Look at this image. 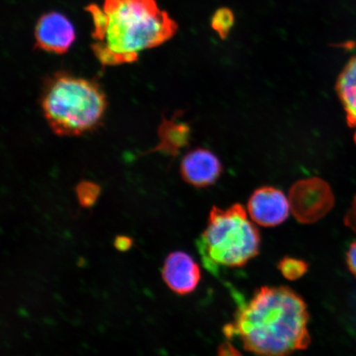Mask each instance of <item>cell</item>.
I'll return each mask as SVG.
<instances>
[{
	"instance_id": "obj_6",
	"label": "cell",
	"mask_w": 356,
	"mask_h": 356,
	"mask_svg": "<svg viewBox=\"0 0 356 356\" xmlns=\"http://www.w3.org/2000/svg\"><path fill=\"white\" fill-rule=\"evenodd\" d=\"M289 198L273 186H261L251 195L248 211L253 222L270 228L283 224L289 215Z\"/></svg>"
},
{
	"instance_id": "obj_14",
	"label": "cell",
	"mask_w": 356,
	"mask_h": 356,
	"mask_svg": "<svg viewBox=\"0 0 356 356\" xmlns=\"http://www.w3.org/2000/svg\"><path fill=\"white\" fill-rule=\"evenodd\" d=\"M76 195L79 204L82 207H91L99 197V186L91 181H83L77 186Z\"/></svg>"
},
{
	"instance_id": "obj_18",
	"label": "cell",
	"mask_w": 356,
	"mask_h": 356,
	"mask_svg": "<svg viewBox=\"0 0 356 356\" xmlns=\"http://www.w3.org/2000/svg\"><path fill=\"white\" fill-rule=\"evenodd\" d=\"M133 246V239L126 235H119L114 240V247L120 252H127Z\"/></svg>"
},
{
	"instance_id": "obj_8",
	"label": "cell",
	"mask_w": 356,
	"mask_h": 356,
	"mask_svg": "<svg viewBox=\"0 0 356 356\" xmlns=\"http://www.w3.org/2000/svg\"><path fill=\"white\" fill-rule=\"evenodd\" d=\"M222 166L219 158L211 150L197 148L182 159L181 177L186 184L197 188H208L216 184L222 175Z\"/></svg>"
},
{
	"instance_id": "obj_17",
	"label": "cell",
	"mask_w": 356,
	"mask_h": 356,
	"mask_svg": "<svg viewBox=\"0 0 356 356\" xmlns=\"http://www.w3.org/2000/svg\"><path fill=\"white\" fill-rule=\"evenodd\" d=\"M217 356H243V355L230 342L225 341L218 347Z\"/></svg>"
},
{
	"instance_id": "obj_9",
	"label": "cell",
	"mask_w": 356,
	"mask_h": 356,
	"mask_svg": "<svg viewBox=\"0 0 356 356\" xmlns=\"http://www.w3.org/2000/svg\"><path fill=\"white\" fill-rule=\"evenodd\" d=\"M163 278L173 292L180 296L193 293L199 286L202 271L188 253L177 251L169 254L164 262Z\"/></svg>"
},
{
	"instance_id": "obj_4",
	"label": "cell",
	"mask_w": 356,
	"mask_h": 356,
	"mask_svg": "<svg viewBox=\"0 0 356 356\" xmlns=\"http://www.w3.org/2000/svg\"><path fill=\"white\" fill-rule=\"evenodd\" d=\"M197 248L204 266L217 274L222 269L243 267L259 254L261 235L242 204L213 207Z\"/></svg>"
},
{
	"instance_id": "obj_7",
	"label": "cell",
	"mask_w": 356,
	"mask_h": 356,
	"mask_svg": "<svg viewBox=\"0 0 356 356\" xmlns=\"http://www.w3.org/2000/svg\"><path fill=\"white\" fill-rule=\"evenodd\" d=\"M35 47L40 50L65 54L75 40L72 24L60 13L51 12L40 17L34 31Z\"/></svg>"
},
{
	"instance_id": "obj_16",
	"label": "cell",
	"mask_w": 356,
	"mask_h": 356,
	"mask_svg": "<svg viewBox=\"0 0 356 356\" xmlns=\"http://www.w3.org/2000/svg\"><path fill=\"white\" fill-rule=\"evenodd\" d=\"M344 224L356 233V195L353 203L350 204L348 211L346 213Z\"/></svg>"
},
{
	"instance_id": "obj_11",
	"label": "cell",
	"mask_w": 356,
	"mask_h": 356,
	"mask_svg": "<svg viewBox=\"0 0 356 356\" xmlns=\"http://www.w3.org/2000/svg\"><path fill=\"white\" fill-rule=\"evenodd\" d=\"M338 97L350 127L356 128V56L350 58L342 70L337 81Z\"/></svg>"
},
{
	"instance_id": "obj_10",
	"label": "cell",
	"mask_w": 356,
	"mask_h": 356,
	"mask_svg": "<svg viewBox=\"0 0 356 356\" xmlns=\"http://www.w3.org/2000/svg\"><path fill=\"white\" fill-rule=\"evenodd\" d=\"M191 128L188 123L179 120V115L172 118H164L159 128V142L154 151L176 157L182 149L189 145Z\"/></svg>"
},
{
	"instance_id": "obj_3",
	"label": "cell",
	"mask_w": 356,
	"mask_h": 356,
	"mask_svg": "<svg viewBox=\"0 0 356 356\" xmlns=\"http://www.w3.org/2000/svg\"><path fill=\"white\" fill-rule=\"evenodd\" d=\"M40 102L48 126L60 136H79L95 130L108 108L99 82L63 71L44 80Z\"/></svg>"
},
{
	"instance_id": "obj_19",
	"label": "cell",
	"mask_w": 356,
	"mask_h": 356,
	"mask_svg": "<svg viewBox=\"0 0 356 356\" xmlns=\"http://www.w3.org/2000/svg\"><path fill=\"white\" fill-rule=\"evenodd\" d=\"M355 143H356V131H355Z\"/></svg>"
},
{
	"instance_id": "obj_15",
	"label": "cell",
	"mask_w": 356,
	"mask_h": 356,
	"mask_svg": "<svg viewBox=\"0 0 356 356\" xmlns=\"http://www.w3.org/2000/svg\"><path fill=\"white\" fill-rule=\"evenodd\" d=\"M346 261L350 273L356 277V241L350 244L346 252Z\"/></svg>"
},
{
	"instance_id": "obj_2",
	"label": "cell",
	"mask_w": 356,
	"mask_h": 356,
	"mask_svg": "<svg viewBox=\"0 0 356 356\" xmlns=\"http://www.w3.org/2000/svg\"><path fill=\"white\" fill-rule=\"evenodd\" d=\"M86 10L93 24L92 50L104 66L134 63L142 51L161 46L178 30L155 0H104Z\"/></svg>"
},
{
	"instance_id": "obj_12",
	"label": "cell",
	"mask_w": 356,
	"mask_h": 356,
	"mask_svg": "<svg viewBox=\"0 0 356 356\" xmlns=\"http://www.w3.org/2000/svg\"><path fill=\"white\" fill-rule=\"evenodd\" d=\"M277 268L283 277L289 280H297L308 273V262L292 257H284L277 264Z\"/></svg>"
},
{
	"instance_id": "obj_13",
	"label": "cell",
	"mask_w": 356,
	"mask_h": 356,
	"mask_svg": "<svg viewBox=\"0 0 356 356\" xmlns=\"http://www.w3.org/2000/svg\"><path fill=\"white\" fill-rule=\"evenodd\" d=\"M235 22V16L229 8L222 7L217 10L211 17V28L221 39L228 38Z\"/></svg>"
},
{
	"instance_id": "obj_1",
	"label": "cell",
	"mask_w": 356,
	"mask_h": 356,
	"mask_svg": "<svg viewBox=\"0 0 356 356\" xmlns=\"http://www.w3.org/2000/svg\"><path fill=\"white\" fill-rule=\"evenodd\" d=\"M309 320L299 293L286 286H262L239 305L234 321L222 332L258 356H291L310 345Z\"/></svg>"
},
{
	"instance_id": "obj_5",
	"label": "cell",
	"mask_w": 356,
	"mask_h": 356,
	"mask_svg": "<svg viewBox=\"0 0 356 356\" xmlns=\"http://www.w3.org/2000/svg\"><path fill=\"white\" fill-rule=\"evenodd\" d=\"M289 202L296 219L309 225L327 215L335 204V197L327 181L311 177L299 180L291 186Z\"/></svg>"
}]
</instances>
